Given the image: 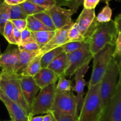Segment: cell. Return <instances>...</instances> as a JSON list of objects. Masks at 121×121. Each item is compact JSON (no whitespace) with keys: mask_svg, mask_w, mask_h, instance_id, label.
<instances>
[{"mask_svg":"<svg viewBox=\"0 0 121 121\" xmlns=\"http://www.w3.org/2000/svg\"><path fill=\"white\" fill-rule=\"evenodd\" d=\"M67 63V53L62 52L51 63L48 68L59 75H64Z\"/></svg>","mask_w":121,"mask_h":121,"instance_id":"d6986e66","label":"cell"},{"mask_svg":"<svg viewBox=\"0 0 121 121\" xmlns=\"http://www.w3.org/2000/svg\"><path fill=\"white\" fill-rule=\"evenodd\" d=\"M117 34L114 21L100 23L94 34L87 42L90 44L91 53L95 55L106 44L115 46Z\"/></svg>","mask_w":121,"mask_h":121,"instance_id":"277c9868","label":"cell"},{"mask_svg":"<svg viewBox=\"0 0 121 121\" xmlns=\"http://www.w3.org/2000/svg\"><path fill=\"white\" fill-rule=\"evenodd\" d=\"M56 5L59 6H64V0H56Z\"/></svg>","mask_w":121,"mask_h":121,"instance_id":"f6af8a7d","label":"cell"},{"mask_svg":"<svg viewBox=\"0 0 121 121\" xmlns=\"http://www.w3.org/2000/svg\"><path fill=\"white\" fill-rule=\"evenodd\" d=\"M56 83L51 84L40 90L32 106V116L48 113L52 110L56 94Z\"/></svg>","mask_w":121,"mask_h":121,"instance_id":"ba28073f","label":"cell"},{"mask_svg":"<svg viewBox=\"0 0 121 121\" xmlns=\"http://www.w3.org/2000/svg\"><path fill=\"white\" fill-rule=\"evenodd\" d=\"M86 42V39L84 38L83 36L81 35V32H80L77 24L75 23L71 27L69 30L68 31V36H67V42Z\"/></svg>","mask_w":121,"mask_h":121,"instance_id":"4316f807","label":"cell"},{"mask_svg":"<svg viewBox=\"0 0 121 121\" xmlns=\"http://www.w3.org/2000/svg\"><path fill=\"white\" fill-rule=\"evenodd\" d=\"M64 52L62 46L58 47L55 49L48 51L42 55L40 59V64L42 68H48L51 62L60 54Z\"/></svg>","mask_w":121,"mask_h":121,"instance_id":"44dd1931","label":"cell"},{"mask_svg":"<svg viewBox=\"0 0 121 121\" xmlns=\"http://www.w3.org/2000/svg\"><path fill=\"white\" fill-rule=\"evenodd\" d=\"M119 77V61L112 56L100 82V96L104 110L116 91Z\"/></svg>","mask_w":121,"mask_h":121,"instance_id":"3957f363","label":"cell"},{"mask_svg":"<svg viewBox=\"0 0 121 121\" xmlns=\"http://www.w3.org/2000/svg\"><path fill=\"white\" fill-rule=\"evenodd\" d=\"M87 42H69L65 43L62 46L64 52L65 53H69L78 51L86 45Z\"/></svg>","mask_w":121,"mask_h":121,"instance_id":"4dcf8cb0","label":"cell"},{"mask_svg":"<svg viewBox=\"0 0 121 121\" xmlns=\"http://www.w3.org/2000/svg\"><path fill=\"white\" fill-rule=\"evenodd\" d=\"M112 11L111 8L109 6V4L106 3V6L103 7L102 11L97 15L96 18L99 23H107L112 20Z\"/></svg>","mask_w":121,"mask_h":121,"instance_id":"1f68e13d","label":"cell"},{"mask_svg":"<svg viewBox=\"0 0 121 121\" xmlns=\"http://www.w3.org/2000/svg\"><path fill=\"white\" fill-rule=\"evenodd\" d=\"M13 34L14 38L16 40L17 45L18 46L21 43V31L14 27L13 30Z\"/></svg>","mask_w":121,"mask_h":121,"instance_id":"60d3db41","label":"cell"},{"mask_svg":"<svg viewBox=\"0 0 121 121\" xmlns=\"http://www.w3.org/2000/svg\"><path fill=\"white\" fill-rule=\"evenodd\" d=\"M114 22H115L117 32L118 33L121 32V13L116 16L115 20H114Z\"/></svg>","mask_w":121,"mask_h":121,"instance_id":"b9f144b4","label":"cell"},{"mask_svg":"<svg viewBox=\"0 0 121 121\" xmlns=\"http://www.w3.org/2000/svg\"><path fill=\"white\" fill-rule=\"evenodd\" d=\"M74 22H73L68 25L65 26L60 29L56 30L55 33L51 40L44 47L40 49L39 51V55H42L46 52L55 49L58 47L62 46L67 43V36L68 31L71 29Z\"/></svg>","mask_w":121,"mask_h":121,"instance_id":"9a60e30c","label":"cell"},{"mask_svg":"<svg viewBox=\"0 0 121 121\" xmlns=\"http://www.w3.org/2000/svg\"><path fill=\"white\" fill-rule=\"evenodd\" d=\"M39 55V51L36 52H27L24 51H20L19 62L17 67L16 74L22 75L26 68L32 60Z\"/></svg>","mask_w":121,"mask_h":121,"instance_id":"ac0fdd59","label":"cell"},{"mask_svg":"<svg viewBox=\"0 0 121 121\" xmlns=\"http://www.w3.org/2000/svg\"><path fill=\"white\" fill-rule=\"evenodd\" d=\"M20 5L22 7L24 12L26 13L28 16H34L36 14L45 11V9H43V8L40 7V6L34 4V3L28 1L22 3L20 4Z\"/></svg>","mask_w":121,"mask_h":121,"instance_id":"484cf974","label":"cell"},{"mask_svg":"<svg viewBox=\"0 0 121 121\" xmlns=\"http://www.w3.org/2000/svg\"><path fill=\"white\" fill-rule=\"evenodd\" d=\"M35 40L32 36V32L27 29H26L24 30L21 31V43L24 44L27 43L32 42H34Z\"/></svg>","mask_w":121,"mask_h":121,"instance_id":"8d00e7d4","label":"cell"},{"mask_svg":"<svg viewBox=\"0 0 121 121\" xmlns=\"http://www.w3.org/2000/svg\"><path fill=\"white\" fill-rule=\"evenodd\" d=\"M18 46L20 51H24L27 52H36V51H39L40 49V48L35 41L27 43L20 44Z\"/></svg>","mask_w":121,"mask_h":121,"instance_id":"e575fe53","label":"cell"},{"mask_svg":"<svg viewBox=\"0 0 121 121\" xmlns=\"http://www.w3.org/2000/svg\"><path fill=\"white\" fill-rule=\"evenodd\" d=\"M10 7L4 2V0H0V33L3 35L4 27L8 21L10 20Z\"/></svg>","mask_w":121,"mask_h":121,"instance_id":"7402d4cb","label":"cell"},{"mask_svg":"<svg viewBox=\"0 0 121 121\" xmlns=\"http://www.w3.org/2000/svg\"><path fill=\"white\" fill-rule=\"evenodd\" d=\"M14 26L13 24L11 22V21H8L7 23L5 24V27H4L3 36L9 42V44L17 45L16 40H15L14 38Z\"/></svg>","mask_w":121,"mask_h":121,"instance_id":"f546056e","label":"cell"},{"mask_svg":"<svg viewBox=\"0 0 121 121\" xmlns=\"http://www.w3.org/2000/svg\"><path fill=\"white\" fill-rule=\"evenodd\" d=\"M93 54L91 53L90 44L86 43V45L80 49L67 54V63L64 75L73 76L75 72L86 64L90 63L93 59Z\"/></svg>","mask_w":121,"mask_h":121,"instance_id":"52a82bcc","label":"cell"},{"mask_svg":"<svg viewBox=\"0 0 121 121\" xmlns=\"http://www.w3.org/2000/svg\"><path fill=\"white\" fill-rule=\"evenodd\" d=\"M100 0H84L83 7L84 9L88 10H95Z\"/></svg>","mask_w":121,"mask_h":121,"instance_id":"ab89813d","label":"cell"},{"mask_svg":"<svg viewBox=\"0 0 121 121\" xmlns=\"http://www.w3.org/2000/svg\"><path fill=\"white\" fill-rule=\"evenodd\" d=\"M111 1V0H100V1L101 2H106V3H109V1Z\"/></svg>","mask_w":121,"mask_h":121,"instance_id":"7dc6e473","label":"cell"},{"mask_svg":"<svg viewBox=\"0 0 121 121\" xmlns=\"http://www.w3.org/2000/svg\"><path fill=\"white\" fill-rule=\"evenodd\" d=\"M37 85L40 89L51 84L56 83L59 76L48 68H41L40 71L33 77Z\"/></svg>","mask_w":121,"mask_h":121,"instance_id":"e0dca14e","label":"cell"},{"mask_svg":"<svg viewBox=\"0 0 121 121\" xmlns=\"http://www.w3.org/2000/svg\"><path fill=\"white\" fill-rule=\"evenodd\" d=\"M18 80L26 101L31 108L40 88L37 85L33 77L18 75Z\"/></svg>","mask_w":121,"mask_h":121,"instance_id":"4fadbf2b","label":"cell"},{"mask_svg":"<svg viewBox=\"0 0 121 121\" xmlns=\"http://www.w3.org/2000/svg\"><path fill=\"white\" fill-rule=\"evenodd\" d=\"M1 49H0V55H1Z\"/></svg>","mask_w":121,"mask_h":121,"instance_id":"c3c4849f","label":"cell"},{"mask_svg":"<svg viewBox=\"0 0 121 121\" xmlns=\"http://www.w3.org/2000/svg\"><path fill=\"white\" fill-rule=\"evenodd\" d=\"M84 0H64V6L68 7L74 14L76 13L79 7L83 5Z\"/></svg>","mask_w":121,"mask_h":121,"instance_id":"836d02e7","label":"cell"},{"mask_svg":"<svg viewBox=\"0 0 121 121\" xmlns=\"http://www.w3.org/2000/svg\"><path fill=\"white\" fill-rule=\"evenodd\" d=\"M100 121H121V78L116 91L103 111Z\"/></svg>","mask_w":121,"mask_h":121,"instance_id":"30bf717a","label":"cell"},{"mask_svg":"<svg viewBox=\"0 0 121 121\" xmlns=\"http://www.w3.org/2000/svg\"><path fill=\"white\" fill-rule=\"evenodd\" d=\"M20 49L18 45L9 44L0 55V68L3 73L16 74L19 62Z\"/></svg>","mask_w":121,"mask_h":121,"instance_id":"8fae6325","label":"cell"},{"mask_svg":"<svg viewBox=\"0 0 121 121\" xmlns=\"http://www.w3.org/2000/svg\"><path fill=\"white\" fill-rule=\"evenodd\" d=\"M0 100L3 102L13 121H30V117L17 103L11 100L0 90Z\"/></svg>","mask_w":121,"mask_h":121,"instance_id":"5bb4252c","label":"cell"},{"mask_svg":"<svg viewBox=\"0 0 121 121\" xmlns=\"http://www.w3.org/2000/svg\"><path fill=\"white\" fill-rule=\"evenodd\" d=\"M55 31L43 30L39 32H32V34L35 41L38 43L40 49H42L52 39L55 33Z\"/></svg>","mask_w":121,"mask_h":121,"instance_id":"ffe728a7","label":"cell"},{"mask_svg":"<svg viewBox=\"0 0 121 121\" xmlns=\"http://www.w3.org/2000/svg\"><path fill=\"white\" fill-rule=\"evenodd\" d=\"M30 121H43V116H33Z\"/></svg>","mask_w":121,"mask_h":121,"instance_id":"ee69618b","label":"cell"},{"mask_svg":"<svg viewBox=\"0 0 121 121\" xmlns=\"http://www.w3.org/2000/svg\"><path fill=\"white\" fill-rule=\"evenodd\" d=\"M89 63L86 64L84 65L78 69L75 75V91L76 92L77 100L78 112H80L82 106L83 104L84 100V88L86 86V82L84 80V75L87 73V71L89 69Z\"/></svg>","mask_w":121,"mask_h":121,"instance_id":"2e32d148","label":"cell"},{"mask_svg":"<svg viewBox=\"0 0 121 121\" xmlns=\"http://www.w3.org/2000/svg\"><path fill=\"white\" fill-rule=\"evenodd\" d=\"M100 83L88 87L77 121H100L104 109L100 96Z\"/></svg>","mask_w":121,"mask_h":121,"instance_id":"7a4b0ae2","label":"cell"},{"mask_svg":"<svg viewBox=\"0 0 121 121\" xmlns=\"http://www.w3.org/2000/svg\"><path fill=\"white\" fill-rule=\"evenodd\" d=\"M14 26L18 29V30L22 31L27 29V19H17L11 20Z\"/></svg>","mask_w":121,"mask_h":121,"instance_id":"f35d334b","label":"cell"},{"mask_svg":"<svg viewBox=\"0 0 121 121\" xmlns=\"http://www.w3.org/2000/svg\"><path fill=\"white\" fill-rule=\"evenodd\" d=\"M27 1L39 5L45 10H49L54 5H56V0H27Z\"/></svg>","mask_w":121,"mask_h":121,"instance_id":"d6a6232c","label":"cell"},{"mask_svg":"<svg viewBox=\"0 0 121 121\" xmlns=\"http://www.w3.org/2000/svg\"><path fill=\"white\" fill-rule=\"evenodd\" d=\"M71 81L67 79L64 75H60L56 86V91L59 93L69 92L73 91V87Z\"/></svg>","mask_w":121,"mask_h":121,"instance_id":"d4e9b609","label":"cell"},{"mask_svg":"<svg viewBox=\"0 0 121 121\" xmlns=\"http://www.w3.org/2000/svg\"><path fill=\"white\" fill-rule=\"evenodd\" d=\"M75 23L86 42L94 34L100 24L96 18L95 10L86 9L82 10Z\"/></svg>","mask_w":121,"mask_h":121,"instance_id":"9c48e42d","label":"cell"},{"mask_svg":"<svg viewBox=\"0 0 121 121\" xmlns=\"http://www.w3.org/2000/svg\"><path fill=\"white\" fill-rule=\"evenodd\" d=\"M46 11L53 21L56 30L74 22L72 20L71 17L74 13L70 9H64L60 6L55 5L49 10Z\"/></svg>","mask_w":121,"mask_h":121,"instance_id":"7c38bea8","label":"cell"},{"mask_svg":"<svg viewBox=\"0 0 121 121\" xmlns=\"http://www.w3.org/2000/svg\"><path fill=\"white\" fill-rule=\"evenodd\" d=\"M119 78H121V60H119Z\"/></svg>","mask_w":121,"mask_h":121,"instance_id":"bcb514c9","label":"cell"},{"mask_svg":"<svg viewBox=\"0 0 121 121\" xmlns=\"http://www.w3.org/2000/svg\"><path fill=\"white\" fill-rule=\"evenodd\" d=\"M51 111L60 115H68L78 118L77 100L73 91L65 93L56 91Z\"/></svg>","mask_w":121,"mask_h":121,"instance_id":"8992f818","label":"cell"},{"mask_svg":"<svg viewBox=\"0 0 121 121\" xmlns=\"http://www.w3.org/2000/svg\"><path fill=\"white\" fill-rule=\"evenodd\" d=\"M35 17L40 20L43 24L50 29H51L53 31H55L56 28L55 27L54 24L53 23L52 18H51V16L49 14L48 11L46 10L43 11V12L39 13L36 14L34 15Z\"/></svg>","mask_w":121,"mask_h":121,"instance_id":"83f0119b","label":"cell"},{"mask_svg":"<svg viewBox=\"0 0 121 121\" xmlns=\"http://www.w3.org/2000/svg\"><path fill=\"white\" fill-rule=\"evenodd\" d=\"M10 20L17 19H27L28 16L26 14L22 7L19 5H11L10 7Z\"/></svg>","mask_w":121,"mask_h":121,"instance_id":"f1b7e54d","label":"cell"},{"mask_svg":"<svg viewBox=\"0 0 121 121\" xmlns=\"http://www.w3.org/2000/svg\"><path fill=\"white\" fill-rule=\"evenodd\" d=\"M42 55H39L36 56L31 61L29 65L27 66L25 70L23 71L22 75L24 76L35 77L41 69V64H40V59Z\"/></svg>","mask_w":121,"mask_h":121,"instance_id":"603a6c76","label":"cell"},{"mask_svg":"<svg viewBox=\"0 0 121 121\" xmlns=\"http://www.w3.org/2000/svg\"><path fill=\"white\" fill-rule=\"evenodd\" d=\"M115 46L106 44L98 52L93 55V65L91 76L88 87H91L100 83L104 76L108 65L113 56Z\"/></svg>","mask_w":121,"mask_h":121,"instance_id":"5b68a950","label":"cell"},{"mask_svg":"<svg viewBox=\"0 0 121 121\" xmlns=\"http://www.w3.org/2000/svg\"><path fill=\"white\" fill-rule=\"evenodd\" d=\"M0 121H1V120H0Z\"/></svg>","mask_w":121,"mask_h":121,"instance_id":"f907efd6","label":"cell"},{"mask_svg":"<svg viewBox=\"0 0 121 121\" xmlns=\"http://www.w3.org/2000/svg\"><path fill=\"white\" fill-rule=\"evenodd\" d=\"M26 1L27 0H4V2L9 5H19Z\"/></svg>","mask_w":121,"mask_h":121,"instance_id":"7bdbcfd3","label":"cell"},{"mask_svg":"<svg viewBox=\"0 0 121 121\" xmlns=\"http://www.w3.org/2000/svg\"><path fill=\"white\" fill-rule=\"evenodd\" d=\"M0 90L11 100L20 106L30 117H33L31 108L23 96L18 74L0 71Z\"/></svg>","mask_w":121,"mask_h":121,"instance_id":"6da1fadb","label":"cell"},{"mask_svg":"<svg viewBox=\"0 0 121 121\" xmlns=\"http://www.w3.org/2000/svg\"><path fill=\"white\" fill-rule=\"evenodd\" d=\"M113 57L119 60H121V32H119L117 34Z\"/></svg>","mask_w":121,"mask_h":121,"instance_id":"d590c367","label":"cell"},{"mask_svg":"<svg viewBox=\"0 0 121 121\" xmlns=\"http://www.w3.org/2000/svg\"><path fill=\"white\" fill-rule=\"evenodd\" d=\"M13 121L12 120H11V121Z\"/></svg>","mask_w":121,"mask_h":121,"instance_id":"681fc988","label":"cell"},{"mask_svg":"<svg viewBox=\"0 0 121 121\" xmlns=\"http://www.w3.org/2000/svg\"><path fill=\"white\" fill-rule=\"evenodd\" d=\"M52 112L54 115L56 121H77L78 118L74 117L73 116L60 115V114L54 112Z\"/></svg>","mask_w":121,"mask_h":121,"instance_id":"74e56055","label":"cell"},{"mask_svg":"<svg viewBox=\"0 0 121 121\" xmlns=\"http://www.w3.org/2000/svg\"><path fill=\"white\" fill-rule=\"evenodd\" d=\"M27 29L30 32H39L43 30L51 31V29L44 25L40 20L37 19L33 16H29L27 18ZM53 31V30H52Z\"/></svg>","mask_w":121,"mask_h":121,"instance_id":"cb8c5ba5","label":"cell"}]
</instances>
